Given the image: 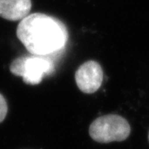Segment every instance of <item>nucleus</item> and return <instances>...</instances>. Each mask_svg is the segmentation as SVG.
<instances>
[{"label": "nucleus", "instance_id": "7", "mask_svg": "<svg viewBox=\"0 0 149 149\" xmlns=\"http://www.w3.org/2000/svg\"><path fill=\"white\" fill-rule=\"evenodd\" d=\"M148 141H149V132H148Z\"/></svg>", "mask_w": 149, "mask_h": 149}, {"label": "nucleus", "instance_id": "4", "mask_svg": "<svg viewBox=\"0 0 149 149\" xmlns=\"http://www.w3.org/2000/svg\"><path fill=\"white\" fill-rule=\"evenodd\" d=\"M74 79L80 91L85 94H93L98 91L104 79L101 65L95 61H88L77 69Z\"/></svg>", "mask_w": 149, "mask_h": 149}, {"label": "nucleus", "instance_id": "2", "mask_svg": "<svg viewBox=\"0 0 149 149\" xmlns=\"http://www.w3.org/2000/svg\"><path fill=\"white\" fill-rule=\"evenodd\" d=\"M55 69L53 61L49 56L29 55L14 59L10 65V72L20 76L25 84L36 85L43 78L52 73Z\"/></svg>", "mask_w": 149, "mask_h": 149}, {"label": "nucleus", "instance_id": "1", "mask_svg": "<svg viewBox=\"0 0 149 149\" xmlns=\"http://www.w3.org/2000/svg\"><path fill=\"white\" fill-rule=\"evenodd\" d=\"M17 37L29 53L49 56L64 47L68 33L58 19L35 13L22 19L17 27Z\"/></svg>", "mask_w": 149, "mask_h": 149}, {"label": "nucleus", "instance_id": "3", "mask_svg": "<svg viewBox=\"0 0 149 149\" xmlns=\"http://www.w3.org/2000/svg\"><path fill=\"white\" fill-rule=\"evenodd\" d=\"M130 133L129 123L117 114H107L97 118L89 128L91 139L100 143L122 142L128 139Z\"/></svg>", "mask_w": 149, "mask_h": 149}, {"label": "nucleus", "instance_id": "5", "mask_svg": "<svg viewBox=\"0 0 149 149\" xmlns=\"http://www.w3.org/2000/svg\"><path fill=\"white\" fill-rule=\"evenodd\" d=\"M31 8V0H0V17L9 21L23 19Z\"/></svg>", "mask_w": 149, "mask_h": 149}, {"label": "nucleus", "instance_id": "6", "mask_svg": "<svg viewBox=\"0 0 149 149\" xmlns=\"http://www.w3.org/2000/svg\"><path fill=\"white\" fill-rule=\"evenodd\" d=\"M7 113H8V104L5 98L0 94V123H2L5 119Z\"/></svg>", "mask_w": 149, "mask_h": 149}]
</instances>
